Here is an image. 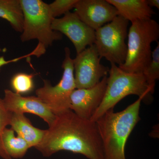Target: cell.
I'll use <instances>...</instances> for the list:
<instances>
[{"mask_svg": "<svg viewBox=\"0 0 159 159\" xmlns=\"http://www.w3.org/2000/svg\"><path fill=\"white\" fill-rule=\"evenodd\" d=\"M35 148L45 157L66 151L88 159H104L96 122L80 118L71 110L56 116Z\"/></svg>", "mask_w": 159, "mask_h": 159, "instance_id": "1", "label": "cell"}, {"mask_svg": "<svg viewBox=\"0 0 159 159\" xmlns=\"http://www.w3.org/2000/svg\"><path fill=\"white\" fill-rule=\"evenodd\" d=\"M142 99L120 112L109 110L96 121L103 149L104 159H126L125 148L129 137L141 120Z\"/></svg>", "mask_w": 159, "mask_h": 159, "instance_id": "2", "label": "cell"}, {"mask_svg": "<svg viewBox=\"0 0 159 159\" xmlns=\"http://www.w3.org/2000/svg\"><path fill=\"white\" fill-rule=\"evenodd\" d=\"M111 65L105 95L99 107L91 118V121L93 122H96L129 95L138 96L146 104L153 101L154 92L148 85L143 73H127L115 64Z\"/></svg>", "mask_w": 159, "mask_h": 159, "instance_id": "3", "label": "cell"}, {"mask_svg": "<svg viewBox=\"0 0 159 159\" xmlns=\"http://www.w3.org/2000/svg\"><path fill=\"white\" fill-rule=\"evenodd\" d=\"M24 15L22 42L37 39L38 44L34 50L37 57L44 54L46 49L55 41L62 38V34L52 29L54 18L48 4L41 0H20Z\"/></svg>", "mask_w": 159, "mask_h": 159, "instance_id": "4", "label": "cell"}, {"mask_svg": "<svg viewBox=\"0 0 159 159\" xmlns=\"http://www.w3.org/2000/svg\"><path fill=\"white\" fill-rule=\"evenodd\" d=\"M127 37L126 58L119 67L127 73H143L151 61L152 43L159 38V24L152 19L133 22Z\"/></svg>", "mask_w": 159, "mask_h": 159, "instance_id": "5", "label": "cell"}, {"mask_svg": "<svg viewBox=\"0 0 159 159\" xmlns=\"http://www.w3.org/2000/svg\"><path fill=\"white\" fill-rule=\"evenodd\" d=\"M61 67L63 69L62 77L56 85L52 86L49 80H44L43 85L35 91L36 97L56 116L70 110V98L76 89L73 59L68 47L65 48V58Z\"/></svg>", "mask_w": 159, "mask_h": 159, "instance_id": "6", "label": "cell"}, {"mask_svg": "<svg viewBox=\"0 0 159 159\" xmlns=\"http://www.w3.org/2000/svg\"><path fill=\"white\" fill-rule=\"evenodd\" d=\"M129 22L118 15L110 22L95 31L96 46L100 58L104 57L111 63L119 66L124 63L126 53Z\"/></svg>", "mask_w": 159, "mask_h": 159, "instance_id": "7", "label": "cell"}, {"mask_svg": "<svg viewBox=\"0 0 159 159\" xmlns=\"http://www.w3.org/2000/svg\"><path fill=\"white\" fill-rule=\"evenodd\" d=\"M95 45L89 46L73 59L76 89H87L99 83L107 76L110 69L100 63Z\"/></svg>", "mask_w": 159, "mask_h": 159, "instance_id": "8", "label": "cell"}, {"mask_svg": "<svg viewBox=\"0 0 159 159\" xmlns=\"http://www.w3.org/2000/svg\"><path fill=\"white\" fill-rule=\"evenodd\" d=\"M52 29L68 38L77 54L95 43V30L81 21L75 12L69 11L62 17L54 19Z\"/></svg>", "mask_w": 159, "mask_h": 159, "instance_id": "9", "label": "cell"}, {"mask_svg": "<svg viewBox=\"0 0 159 159\" xmlns=\"http://www.w3.org/2000/svg\"><path fill=\"white\" fill-rule=\"evenodd\" d=\"M107 77L92 87L75 89L70 98V109L80 118L90 120L104 97Z\"/></svg>", "mask_w": 159, "mask_h": 159, "instance_id": "10", "label": "cell"}, {"mask_svg": "<svg viewBox=\"0 0 159 159\" xmlns=\"http://www.w3.org/2000/svg\"><path fill=\"white\" fill-rule=\"evenodd\" d=\"M74 9L80 20L95 31L119 15L107 0H78Z\"/></svg>", "mask_w": 159, "mask_h": 159, "instance_id": "11", "label": "cell"}, {"mask_svg": "<svg viewBox=\"0 0 159 159\" xmlns=\"http://www.w3.org/2000/svg\"><path fill=\"white\" fill-rule=\"evenodd\" d=\"M3 99L6 109L11 113L33 114L43 119L49 126L56 118L45 103L36 96L24 97L10 90L5 89Z\"/></svg>", "mask_w": 159, "mask_h": 159, "instance_id": "12", "label": "cell"}, {"mask_svg": "<svg viewBox=\"0 0 159 159\" xmlns=\"http://www.w3.org/2000/svg\"><path fill=\"white\" fill-rule=\"evenodd\" d=\"M118 11V14L131 23L151 19L154 11L147 0H107Z\"/></svg>", "mask_w": 159, "mask_h": 159, "instance_id": "13", "label": "cell"}, {"mask_svg": "<svg viewBox=\"0 0 159 159\" xmlns=\"http://www.w3.org/2000/svg\"><path fill=\"white\" fill-rule=\"evenodd\" d=\"M9 125L18 136L24 139L31 148H35L41 142L46 133V129L34 127L25 114L12 113Z\"/></svg>", "mask_w": 159, "mask_h": 159, "instance_id": "14", "label": "cell"}, {"mask_svg": "<svg viewBox=\"0 0 159 159\" xmlns=\"http://www.w3.org/2000/svg\"><path fill=\"white\" fill-rule=\"evenodd\" d=\"M0 18L9 22L15 31L21 33L24 15L20 0H0Z\"/></svg>", "mask_w": 159, "mask_h": 159, "instance_id": "15", "label": "cell"}, {"mask_svg": "<svg viewBox=\"0 0 159 159\" xmlns=\"http://www.w3.org/2000/svg\"><path fill=\"white\" fill-rule=\"evenodd\" d=\"M2 139L5 150L11 159L22 158L31 148L25 140L18 136H16L11 128L5 129Z\"/></svg>", "mask_w": 159, "mask_h": 159, "instance_id": "16", "label": "cell"}, {"mask_svg": "<svg viewBox=\"0 0 159 159\" xmlns=\"http://www.w3.org/2000/svg\"><path fill=\"white\" fill-rule=\"evenodd\" d=\"M34 76L33 74L24 73L16 74L10 81L11 91L21 96L31 93L34 88Z\"/></svg>", "mask_w": 159, "mask_h": 159, "instance_id": "17", "label": "cell"}, {"mask_svg": "<svg viewBox=\"0 0 159 159\" xmlns=\"http://www.w3.org/2000/svg\"><path fill=\"white\" fill-rule=\"evenodd\" d=\"M152 52V59L150 64L143 74L147 83L152 91L154 92L156 81L159 78V42Z\"/></svg>", "mask_w": 159, "mask_h": 159, "instance_id": "18", "label": "cell"}, {"mask_svg": "<svg viewBox=\"0 0 159 159\" xmlns=\"http://www.w3.org/2000/svg\"><path fill=\"white\" fill-rule=\"evenodd\" d=\"M11 113L6 109L3 99L0 98V157L3 159H11L6 152L2 142V134L5 129L9 125Z\"/></svg>", "mask_w": 159, "mask_h": 159, "instance_id": "19", "label": "cell"}, {"mask_svg": "<svg viewBox=\"0 0 159 159\" xmlns=\"http://www.w3.org/2000/svg\"><path fill=\"white\" fill-rule=\"evenodd\" d=\"M78 0H56L48 4L49 9L53 17L57 18L64 15L74 9Z\"/></svg>", "mask_w": 159, "mask_h": 159, "instance_id": "20", "label": "cell"}, {"mask_svg": "<svg viewBox=\"0 0 159 159\" xmlns=\"http://www.w3.org/2000/svg\"><path fill=\"white\" fill-rule=\"evenodd\" d=\"M32 55L33 56V53L31 52L29 54H26V55H24V56L10 60H6L4 56H1V57H0V72L1 71V69L4 66L10 63L16 62V61H19L20 60L23 59V58H25V57H30V56H32Z\"/></svg>", "mask_w": 159, "mask_h": 159, "instance_id": "21", "label": "cell"}, {"mask_svg": "<svg viewBox=\"0 0 159 159\" xmlns=\"http://www.w3.org/2000/svg\"><path fill=\"white\" fill-rule=\"evenodd\" d=\"M147 2L148 6L151 8L154 7L159 9V0H147Z\"/></svg>", "mask_w": 159, "mask_h": 159, "instance_id": "22", "label": "cell"}]
</instances>
